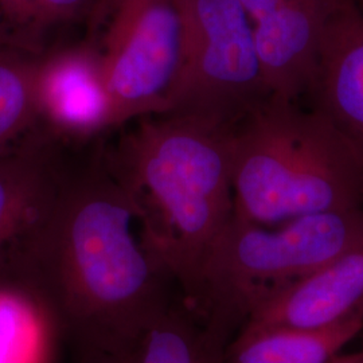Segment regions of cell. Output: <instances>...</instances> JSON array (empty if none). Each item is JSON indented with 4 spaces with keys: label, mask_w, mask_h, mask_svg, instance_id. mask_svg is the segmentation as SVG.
<instances>
[{
    "label": "cell",
    "mask_w": 363,
    "mask_h": 363,
    "mask_svg": "<svg viewBox=\"0 0 363 363\" xmlns=\"http://www.w3.org/2000/svg\"><path fill=\"white\" fill-rule=\"evenodd\" d=\"M6 262L38 289L72 350L139 345L181 295L104 157L65 169L50 208Z\"/></svg>",
    "instance_id": "cell-1"
},
{
    "label": "cell",
    "mask_w": 363,
    "mask_h": 363,
    "mask_svg": "<svg viewBox=\"0 0 363 363\" xmlns=\"http://www.w3.org/2000/svg\"><path fill=\"white\" fill-rule=\"evenodd\" d=\"M135 121L105 164L130 196L145 245L194 307L208 255L233 218L235 127L183 111Z\"/></svg>",
    "instance_id": "cell-2"
},
{
    "label": "cell",
    "mask_w": 363,
    "mask_h": 363,
    "mask_svg": "<svg viewBox=\"0 0 363 363\" xmlns=\"http://www.w3.org/2000/svg\"><path fill=\"white\" fill-rule=\"evenodd\" d=\"M234 217L274 226L304 216L363 208V177L325 117L272 96L234 128Z\"/></svg>",
    "instance_id": "cell-3"
},
{
    "label": "cell",
    "mask_w": 363,
    "mask_h": 363,
    "mask_svg": "<svg viewBox=\"0 0 363 363\" xmlns=\"http://www.w3.org/2000/svg\"><path fill=\"white\" fill-rule=\"evenodd\" d=\"M362 241L363 208L274 226L233 216L208 255L193 308L233 337L265 298Z\"/></svg>",
    "instance_id": "cell-4"
},
{
    "label": "cell",
    "mask_w": 363,
    "mask_h": 363,
    "mask_svg": "<svg viewBox=\"0 0 363 363\" xmlns=\"http://www.w3.org/2000/svg\"><path fill=\"white\" fill-rule=\"evenodd\" d=\"M109 101V130L177 108L189 64L181 0H100L85 27Z\"/></svg>",
    "instance_id": "cell-5"
},
{
    "label": "cell",
    "mask_w": 363,
    "mask_h": 363,
    "mask_svg": "<svg viewBox=\"0 0 363 363\" xmlns=\"http://www.w3.org/2000/svg\"><path fill=\"white\" fill-rule=\"evenodd\" d=\"M189 64L174 111L237 125L271 97L240 0H181Z\"/></svg>",
    "instance_id": "cell-6"
},
{
    "label": "cell",
    "mask_w": 363,
    "mask_h": 363,
    "mask_svg": "<svg viewBox=\"0 0 363 363\" xmlns=\"http://www.w3.org/2000/svg\"><path fill=\"white\" fill-rule=\"evenodd\" d=\"M38 128L57 143H84L109 130V101L97 54L85 38L40 55Z\"/></svg>",
    "instance_id": "cell-7"
},
{
    "label": "cell",
    "mask_w": 363,
    "mask_h": 363,
    "mask_svg": "<svg viewBox=\"0 0 363 363\" xmlns=\"http://www.w3.org/2000/svg\"><path fill=\"white\" fill-rule=\"evenodd\" d=\"M350 147L363 177V11L334 0L318 64L304 94Z\"/></svg>",
    "instance_id": "cell-8"
},
{
    "label": "cell",
    "mask_w": 363,
    "mask_h": 363,
    "mask_svg": "<svg viewBox=\"0 0 363 363\" xmlns=\"http://www.w3.org/2000/svg\"><path fill=\"white\" fill-rule=\"evenodd\" d=\"M361 308L363 241L265 298L240 330H320L343 322Z\"/></svg>",
    "instance_id": "cell-9"
},
{
    "label": "cell",
    "mask_w": 363,
    "mask_h": 363,
    "mask_svg": "<svg viewBox=\"0 0 363 363\" xmlns=\"http://www.w3.org/2000/svg\"><path fill=\"white\" fill-rule=\"evenodd\" d=\"M334 0H281L252 23L272 96L298 101L318 64Z\"/></svg>",
    "instance_id": "cell-10"
},
{
    "label": "cell",
    "mask_w": 363,
    "mask_h": 363,
    "mask_svg": "<svg viewBox=\"0 0 363 363\" xmlns=\"http://www.w3.org/2000/svg\"><path fill=\"white\" fill-rule=\"evenodd\" d=\"M58 147L37 127L0 154V265L52 205L65 174Z\"/></svg>",
    "instance_id": "cell-11"
},
{
    "label": "cell",
    "mask_w": 363,
    "mask_h": 363,
    "mask_svg": "<svg viewBox=\"0 0 363 363\" xmlns=\"http://www.w3.org/2000/svg\"><path fill=\"white\" fill-rule=\"evenodd\" d=\"M66 337L38 289L13 265H0V363H60Z\"/></svg>",
    "instance_id": "cell-12"
},
{
    "label": "cell",
    "mask_w": 363,
    "mask_h": 363,
    "mask_svg": "<svg viewBox=\"0 0 363 363\" xmlns=\"http://www.w3.org/2000/svg\"><path fill=\"white\" fill-rule=\"evenodd\" d=\"M363 330V308L320 330H240L226 346L225 363H333Z\"/></svg>",
    "instance_id": "cell-13"
},
{
    "label": "cell",
    "mask_w": 363,
    "mask_h": 363,
    "mask_svg": "<svg viewBox=\"0 0 363 363\" xmlns=\"http://www.w3.org/2000/svg\"><path fill=\"white\" fill-rule=\"evenodd\" d=\"M100 0H0V48L40 57L86 27Z\"/></svg>",
    "instance_id": "cell-14"
},
{
    "label": "cell",
    "mask_w": 363,
    "mask_h": 363,
    "mask_svg": "<svg viewBox=\"0 0 363 363\" xmlns=\"http://www.w3.org/2000/svg\"><path fill=\"white\" fill-rule=\"evenodd\" d=\"M230 339L178 295L144 334L140 363H225Z\"/></svg>",
    "instance_id": "cell-15"
},
{
    "label": "cell",
    "mask_w": 363,
    "mask_h": 363,
    "mask_svg": "<svg viewBox=\"0 0 363 363\" xmlns=\"http://www.w3.org/2000/svg\"><path fill=\"white\" fill-rule=\"evenodd\" d=\"M40 57L0 48V154L38 127Z\"/></svg>",
    "instance_id": "cell-16"
},
{
    "label": "cell",
    "mask_w": 363,
    "mask_h": 363,
    "mask_svg": "<svg viewBox=\"0 0 363 363\" xmlns=\"http://www.w3.org/2000/svg\"><path fill=\"white\" fill-rule=\"evenodd\" d=\"M140 343L115 350L73 349L72 363H140Z\"/></svg>",
    "instance_id": "cell-17"
},
{
    "label": "cell",
    "mask_w": 363,
    "mask_h": 363,
    "mask_svg": "<svg viewBox=\"0 0 363 363\" xmlns=\"http://www.w3.org/2000/svg\"><path fill=\"white\" fill-rule=\"evenodd\" d=\"M280 1L281 0H240L252 23L256 22L261 16H264L265 13L272 11Z\"/></svg>",
    "instance_id": "cell-18"
},
{
    "label": "cell",
    "mask_w": 363,
    "mask_h": 363,
    "mask_svg": "<svg viewBox=\"0 0 363 363\" xmlns=\"http://www.w3.org/2000/svg\"><path fill=\"white\" fill-rule=\"evenodd\" d=\"M343 363H363V350L359 351L358 354L345 355L343 357Z\"/></svg>",
    "instance_id": "cell-19"
},
{
    "label": "cell",
    "mask_w": 363,
    "mask_h": 363,
    "mask_svg": "<svg viewBox=\"0 0 363 363\" xmlns=\"http://www.w3.org/2000/svg\"><path fill=\"white\" fill-rule=\"evenodd\" d=\"M357 3H358V6L362 9L363 11V0H357Z\"/></svg>",
    "instance_id": "cell-20"
}]
</instances>
